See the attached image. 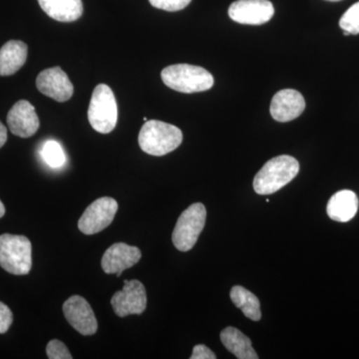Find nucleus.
Instances as JSON below:
<instances>
[{
    "instance_id": "1",
    "label": "nucleus",
    "mask_w": 359,
    "mask_h": 359,
    "mask_svg": "<svg viewBox=\"0 0 359 359\" xmlns=\"http://www.w3.org/2000/svg\"><path fill=\"white\" fill-rule=\"evenodd\" d=\"M299 164L292 156L282 155L268 161L254 179V190L259 195H271L297 177Z\"/></svg>"
},
{
    "instance_id": "2",
    "label": "nucleus",
    "mask_w": 359,
    "mask_h": 359,
    "mask_svg": "<svg viewBox=\"0 0 359 359\" xmlns=\"http://www.w3.org/2000/svg\"><path fill=\"white\" fill-rule=\"evenodd\" d=\"M139 145L144 152L152 156H164L181 145L183 133L178 127L168 123L146 121L139 133Z\"/></svg>"
},
{
    "instance_id": "3",
    "label": "nucleus",
    "mask_w": 359,
    "mask_h": 359,
    "mask_svg": "<svg viewBox=\"0 0 359 359\" xmlns=\"http://www.w3.org/2000/svg\"><path fill=\"white\" fill-rule=\"evenodd\" d=\"M161 78L169 88L187 94L207 91L214 85V77L209 71L190 65L168 66Z\"/></svg>"
},
{
    "instance_id": "4",
    "label": "nucleus",
    "mask_w": 359,
    "mask_h": 359,
    "mask_svg": "<svg viewBox=\"0 0 359 359\" xmlns=\"http://www.w3.org/2000/svg\"><path fill=\"white\" fill-rule=\"evenodd\" d=\"M0 266L7 273L25 276L32 266V245L25 236H0Z\"/></svg>"
},
{
    "instance_id": "5",
    "label": "nucleus",
    "mask_w": 359,
    "mask_h": 359,
    "mask_svg": "<svg viewBox=\"0 0 359 359\" xmlns=\"http://www.w3.org/2000/svg\"><path fill=\"white\" fill-rule=\"evenodd\" d=\"M88 120L92 128L101 134L115 129L118 121V106L114 93L108 85L99 84L90 100Z\"/></svg>"
},
{
    "instance_id": "6",
    "label": "nucleus",
    "mask_w": 359,
    "mask_h": 359,
    "mask_svg": "<svg viewBox=\"0 0 359 359\" xmlns=\"http://www.w3.org/2000/svg\"><path fill=\"white\" fill-rule=\"evenodd\" d=\"M205 219L207 210L201 203L191 205L182 212L172 236L175 248L181 252L192 250L204 229Z\"/></svg>"
},
{
    "instance_id": "7",
    "label": "nucleus",
    "mask_w": 359,
    "mask_h": 359,
    "mask_svg": "<svg viewBox=\"0 0 359 359\" xmlns=\"http://www.w3.org/2000/svg\"><path fill=\"white\" fill-rule=\"evenodd\" d=\"M118 211V203L110 197L94 201L78 221V228L85 235H94L110 226Z\"/></svg>"
},
{
    "instance_id": "8",
    "label": "nucleus",
    "mask_w": 359,
    "mask_h": 359,
    "mask_svg": "<svg viewBox=\"0 0 359 359\" xmlns=\"http://www.w3.org/2000/svg\"><path fill=\"white\" fill-rule=\"evenodd\" d=\"M111 304L120 318L143 313L147 306L145 287L137 280H125L123 290L115 292L111 299Z\"/></svg>"
},
{
    "instance_id": "9",
    "label": "nucleus",
    "mask_w": 359,
    "mask_h": 359,
    "mask_svg": "<svg viewBox=\"0 0 359 359\" xmlns=\"http://www.w3.org/2000/svg\"><path fill=\"white\" fill-rule=\"evenodd\" d=\"M275 14L269 0H237L231 4L229 16L241 25H262L269 22Z\"/></svg>"
},
{
    "instance_id": "10",
    "label": "nucleus",
    "mask_w": 359,
    "mask_h": 359,
    "mask_svg": "<svg viewBox=\"0 0 359 359\" xmlns=\"http://www.w3.org/2000/svg\"><path fill=\"white\" fill-rule=\"evenodd\" d=\"M66 320L82 335L96 334L98 330L95 313L84 297L73 295L62 306Z\"/></svg>"
},
{
    "instance_id": "11",
    "label": "nucleus",
    "mask_w": 359,
    "mask_h": 359,
    "mask_svg": "<svg viewBox=\"0 0 359 359\" xmlns=\"http://www.w3.org/2000/svg\"><path fill=\"white\" fill-rule=\"evenodd\" d=\"M36 87L45 96L57 102L69 100L74 92V87L67 74L58 66L39 73L36 79Z\"/></svg>"
},
{
    "instance_id": "12",
    "label": "nucleus",
    "mask_w": 359,
    "mask_h": 359,
    "mask_svg": "<svg viewBox=\"0 0 359 359\" xmlns=\"http://www.w3.org/2000/svg\"><path fill=\"white\" fill-rule=\"evenodd\" d=\"M11 133L20 138H29L39 131L40 122L34 106L26 100L16 102L6 118Z\"/></svg>"
},
{
    "instance_id": "13",
    "label": "nucleus",
    "mask_w": 359,
    "mask_h": 359,
    "mask_svg": "<svg viewBox=\"0 0 359 359\" xmlns=\"http://www.w3.org/2000/svg\"><path fill=\"white\" fill-rule=\"evenodd\" d=\"M142 257L141 250L124 243H117L111 245L103 255L101 266L108 275L116 273L118 278L125 269L132 268Z\"/></svg>"
},
{
    "instance_id": "14",
    "label": "nucleus",
    "mask_w": 359,
    "mask_h": 359,
    "mask_svg": "<svg viewBox=\"0 0 359 359\" xmlns=\"http://www.w3.org/2000/svg\"><path fill=\"white\" fill-rule=\"evenodd\" d=\"M306 109V101L299 91L283 89L278 91L271 100V117L278 122H290L299 117Z\"/></svg>"
},
{
    "instance_id": "15",
    "label": "nucleus",
    "mask_w": 359,
    "mask_h": 359,
    "mask_svg": "<svg viewBox=\"0 0 359 359\" xmlns=\"http://www.w3.org/2000/svg\"><path fill=\"white\" fill-rule=\"evenodd\" d=\"M359 201L356 194L351 190L335 193L327 203L328 217L335 222L346 223L355 217L358 211Z\"/></svg>"
},
{
    "instance_id": "16",
    "label": "nucleus",
    "mask_w": 359,
    "mask_h": 359,
    "mask_svg": "<svg viewBox=\"0 0 359 359\" xmlns=\"http://www.w3.org/2000/svg\"><path fill=\"white\" fill-rule=\"evenodd\" d=\"M28 47L20 40H11L0 49V76L15 74L25 65Z\"/></svg>"
},
{
    "instance_id": "17",
    "label": "nucleus",
    "mask_w": 359,
    "mask_h": 359,
    "mask_svg": "<svg viewBox=\"0 0 359 359\" xmlns=\"http://www.w3.org/2000/svg\"><path fill=\"white\" fill-rule=\"evenodd\" d=\"M47 15L60 22H73L83 14L82 0H39Z\"/></svg>"
},
{
    "instance_id": "18",
    "label": "nucleus",
    "mask_w": 359,
    "mask_h": 359,
    "mask_svg": "<svg viewBox=\"0 0 359 359\" xmlns=\"http://www.w3.org/2000/svg\"><path fill=\"white\" fill-rule=\"evenodd\" d=\"M222 344L238 359H257L256 351L249 337L236 327L224 328L221 332Z\"/></svg>"
},
{
    "instance_id": "19",
    "label": "nucleus",
    "mask_w": 359,
    "mask_h": 359,
    "mask_svg": "<svg viewBox=\"0 0 359 359\" xmlns=\"http://www.w3.org/2000/svg\"><path fill=\"white\" fill-rule=\"evenodd\" d=\"M230 295L233 304L240 309L248 318L255 321L261 320V304L256 295L241 285L233 287Z\"/></svg>"
},
{
    "instance_id": "20",
    "label": "nucleus",
    "mask_w": 359,
    "mask_h": 359,
    "mask_svg": "<svg viewBox=\"0 0 359 359\" xmlns=\"http://www.w3.org/2000/svg\"><path fill=\"white\" fill-rule=\"evenodd\" d=\"M41 156L48 166L60 168L65 164V153L57 141L45 142L41 150Z\"/></svg>"
},
{
    "instance_id": "21",
    "label": "nucleus",
    "mask_w": 359,
    "mask_h": 359,
    "mask_svg": "<svg viewBox=\"0 0 359 359\" xmlns=\"http://www.w3.org/2000/svg\"><path fill=\"white\" fill-rule=\"evenodd\" d=\"M339 26L344 32L351 34H359V1L353 4L339 20Z\"/></svg>"
},
{
    "instance_id": "22",
    "label": "nucleus",
    "mask_w": 359,
    "mask_h": 359,
    "mask_svg": "<svg viewBox=\"0 0 359 359\" xmlns=\"http://www.w3.org/2000/svg\"><path fill=\"white\" fill-rule=\"evenodd\" d=\"M46 353L50 359H72L69 351L60 340L53 339L47 344Z\"/></svg>"
},
{
    "instance_id": "23",
    "label": "nucleus",
    "mask_w": 359,
    "mask_h": 359,
    "mask_svg": "<svg viewBox=\"0 0 359 359\" xmlns=\"http://www.w3.org/2000/svg\"><path fill=\"white\" fill-rule=\"evenodd\" d=\"M192 0H149L151 6L166 11H179L186 8Z\"/></svg>"
},
{
    "instance_id": "24",
    "label": "nucleus",
    "mask_w": 359,
    "mask_h": 359,
    "mask_svg": "<svg viewBox=\"0 0 359 359\" xmlns=\"http://www.w3.org/2000/svg\"><path fill=\"white\" fill-rule=\"evenodd\" d=\"M13 314L11 309L0 302V334H6L13 325Z\"/></svg>"
},
{
    "instance_id": "25",
    "label": "nucleus",
    "mask_w": 359,
    "mask_h": 359,
    "mask_svg": "<svg viewBox=\"0 0 359 359\" xmlns=\"http://www.w3.org/2000/svg\"><path fill=\"white\" fill-rule=\"evenodd\" d=\"M217 355L209 347L204 346V344H198L194 347L191 359H216Z\"/></svg>"
},
{
    "instance_id": "26",
    "label": "nucleus",
    "mask_w": 359,
    "mask_h": 359,
    "mask_svg": "<svg viewBox=\"0 0 359 359\" xmlns=\"http://www.w3.org/2000/svg\"><path fill=\"white\" fill-rule=\"evenodd\" d=\"M7 141V129L1 122H0V148L4 147Z\"/></svg>"
},
{
    "instance_id": "27",
    "label": "nucleus",
    "mask_w": 359,
    "mask_h": 359,
    "mask_svg": "<svg viewBox=\"0 0 359 359\" xmlns=\"http://www.w3.org/2000/svg\"><path fill=\"white\" fill-rule=\"evenodd\" d=\"M4 214H6V208H4V205L2 204L1 201H0V218H2Z\"/></svg>"
},
{
    "instance_id": "28",
    "label": "nucleus",
    "mask_w": 359,
    "mask_h": 359,
    "mask_svg": "<svg viewBox=\"0 0 359 359\" xmlns=\"http://www.w3.org/2000/svg\"><path fill=\"white\" fill-rule=\"evenodd\" d=\"M344 34L346 35V36H348V35H351V33L347 32H344Z\"/></svg>"
},
{
    "instance_id": "29",
    "label": "nucleus",
    "mask_w": 359,
    "mask_h": 359,
    "mask_svg": "<svg viewBox=\"0 0 359 359\" xmlns=\"http://www.w3.org/2000/svg\"><path fill=\"white\" fill-rule=\"evenodd\" d=\"M327 1L335 2V1H340V0H327Z\"/></svg>"
}]
</instances>
